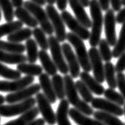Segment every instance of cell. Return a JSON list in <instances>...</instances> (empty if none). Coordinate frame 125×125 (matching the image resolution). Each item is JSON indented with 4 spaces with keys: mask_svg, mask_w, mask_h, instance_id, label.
Listing matches in <instances>:
<instances>
[{
    "mask_svg": "<svg viewBox=\"0 0 125 125\" xmlns=\"http://www.w3.org/2000/svg\"><path fill=\"white\" fill-rule=\"evenodd\" d=\"M124 115H125V104L124 105Z\"/></svg>",
    "mask_w": 125,
    "mask_h": 125,
    "instance_id": "cell-54",
    "label": "cell"
},
{
    "mask_svg": "<svg viewBox=\"0 0 125 125\" xmlns=\"http://www.w3.org/2000/svg\"><path fill=\"white\" fill-rule=\"evenodd\" d=\"M36 101H37L38 109L41 113L43 119L45 120V122L48 123L49 125L55 124L56 116L52 108V103L44 96V94L39 92L38 94H36Z\"/></svg>",
    "mask_w": 125,
    "mask_h": 125,
    "instance_id": "cell-9",
    "label": "cell"
},
{
    "mask_svg": "<svg viewBox=\"0 0 125 125\" xmlns=\"http://www.w3.org/2000/svg\"><path fill=\"white\" fill-rule=\"evenodd\" d=\"M116 82H117V87L119 88L120 94L125 99V74L123 72L117 73L116 75Z\"/></svg>",
    "mask_w": 125,
    "mask_h": 125,
    "instance_id": "cell-40",
    "label": "cell"
},
{
    "mask_svg": "<svg viewBox=\"0 0 125 125\" xmlns=\"http://www.w3.org/2000/svg\"><path fill=\"white\" fill-rule=\"evenodd\" d=\"M80 78L83 83L86 85V86L90 89V91L93 94L96 95H102L104 94V88L101 83H100L99 82H97L95 78L91 76L89 74V72L86 71H83L80 73Z\"/></svg>",
    "mask_w": 125,
    "mask_h": 125,
    "instance_id": "cell-19",
    "label": "cell"
},
{
    "mask_svg": "<svg viewBox=\"0 0 125 125\" xmlns=\"http://www.w3.org/2000/svg\"><path fill=\"white\" fill-rule=\"evenodd\" d=\"M1 18H2V10L1 7H0V21H1Z\"/></svg>",
    "mask_w": 125,
    "mask_h": 125,
    "instance_id": "cell-52",
    "label": "cell"
},
{
    "mask_svg": "<svg viewBox=\"0 0 125 125\" xmlns=\"http://www.w3.org/2000/svg\"><path fill=\"white\" fill-rule=\"evenodd\" d=\"M99 53L102 60L104 62H110L113 59V52L110 49V45L108 44L106 39H101L99 42Z\"/></svg>",
    "mask_w": 125,
    "mask_h": 125,
    "instance_id": "cell-38",
    "label": "cell"
},
{
    "mask_svg": "<svg viewBox=\"0 0 125 125\" xmlns=\"http://www.w3.org/2000/svg\"><path fill=\"white\" fill-rule=\"evenodd\" d=\"M48 44L52 60H53L55 64L56 65L58 70L62 74H67L69 72V68L67 63L66 62L63 52L62 50V46L60 44V41L53 35H51L48 37Z\"/></svg>",
    "mask_w": 125,
    "mask_h": 125,
    "instance_id": "cell-6",
    "label": "cell"
},
{
    "mask_svg": "<svg viewBox=\"0 0 125 125\" xmlns=\"http://www.w3.org/2000/svg\"><path fill=\"white\" fill-rule=\"evenodd\" d=\"M125 52V22L123 23L122 28L119 35V38L116 41L113 50V56L114 58H119Z\"/></svg>",
    "mask_w": 125,
    "mask_h": 125,
    "instance_id": "cell-32",
    "label": "cell"
},
{
    "mask_svg": "<svg viewBox=\"0 0 125 125\" xmlns=\"http://www.w3.org/2000/svg\"><path fill=\"white\" fill-rule=\"evenodd\" d=\"M34 82V77L26 76L12 81H0V92L14 93L32 85Z\"/></svg>",
    "mask_w": 125,
    "mask_h": 125,
    "instance_id": "cell-14",
    "label": "cell"
},
{
    "mask_svg": "<svg viewBox=\"0 0 125 125\" xmlns=\"http://www.w3.org/2000/svg\"><path fill=\"white\" fill-rule=\"evenodd\" d=\"M38 58L42 64L43 69H44L45 72L49 76H50V75L53 76V75L56 74L58 68L56 67V65L55 64L53 60H52L50 57V55H48L47 51L42 50L41 49V50L39 52Z\"/></svg>",
    "mask_w": 125,
    "mask_h": 125,
    "instance_id": "cell-20",
    "label": "cell"
},
{
    "mask_svg": "<svg viewBox=\"0 0 125 125\" xmlns=\"http://www.w3.org/2000/svg\"><path fill=\"white\" fill-rule=\"evenodd\" d=\"M69 101L67 99H62L60 101L57 108L56 113V123L58 125H71L69 120Z\"/></svg>",
    "mask_w": 125,
    "mask_h": 125,
    "instance_id": "cell-22",
    "label": "cell"
},
{
    "mask_svg": "<svg viewBox=\"0 0 125 125\" xmlns=\"http://www.w3.org/2000/svg\"><path fill=\"white\" fill-rule=\"evenodd\" d=\"M32 2H33L35 3H37V4L40 5V6H44L46 4V1L45 0H31Z\"/></svg>",
    "mask_w": 125,
    "mask_h": 125,
    "instance_id": "cell-48",
    "label": "cell"
},
{
    "mask_svg": "<svg viewBox=\"0 0 125 125\" xmlns=\"http://www.w3.org/2000/svg\"><path fill=\"white\" fill-rule=\"evenodd\" d=\"M0 7L3 13L5 20L7 22L14 21V5L11 0H0Z\"/></svg>",
    "mask_w": 125,
    "mask_h": 125,
    "instance_id": "cell-35",
    "label": "cell"
},
{
    "mask_svg": "<svg viewBox=\"0 0 125 125\" xmlns=\"http://www.w3.org/2000/svg\"><path fill=\"white\" fill-rule=\"evenodd\" d=\"M55 2H56L58 9L61 11H63L67 6L68 0H55Z\"/></svg>",
    "mask_w": 125,
    "mask_h": 125,
    "instance_id": "cell-45",
    "label": "cell"
},
{
    "mask_svg": "<svg viewBox=\"0 0 125 125\" xmlns=\"http://www.w3.org/2000/svg\"><path fill=\"white\" fill-rule=\"evenodd\" d=\"M52 83L53 85L55 95L57 97V99L62 100L66 97V92H65V83L64 79L60 74H55L52 76Z\"/></svg>",
    "mask_w": 125,
    "mask_h": 125,
    "instance_id": "cell-30",
    "label": "cell"
},
{
    "mask_svg": "<svg viewBox=\"0 0 125 125\" xmlns=\"http://www.w3.org/2000/svg\"><path fill=\"white\" fill-rule=\"evenodd\" d=\"M45 120L43 118H39V119H35L32 122L28 124L27 125H44Z\"/></svg>",
    "mask_w": 125,
    "mask_h": 125,
    "instance_id": "cell-46",
    "label": "cell"
},
{
    "mask_svg": "<svg viewBox=\"0 0 125 125\" xmlns=\"http://www.w3.org/2000/svg\"><path fill=\"white\" fill-rule=\"evenodd\" d=\"M0 76L10 80H16L21 78V73L18 70H14L0 62Z\"/></svg>",
    "mask_w": 125,
    "mask_h": 125,
    "instance_id": "cell-39",
    "label": "cell"
},
{
    "mask_svg": "<svg viewBox=\"0 0 125 125\" xmlns=\"http://www.w3.org/2000/svg\"><path fill=\"white\" fill-rule=\"evenodd\" d=\"M23 6L27 9L31 13V14L36 18L38 24L41 25V28L44 31L46 34L49 36L52 35L54 32V29L52 26L50 19H49L46 10L41 7V6L37 4L31 0L24 2Z\"/></svg>",
    "mask_w": 125,
    "mask_h": 125,
    "instance_id": "cell-3",
    "label": "cell"
},
{
    "mask_svg": "<svg viewBox=\"0 0 125 125\" xmlns=\"http://www.w3.org/2000/svg\"><path fill=\"white\" fill-rule=\"evenodd\" d=\"M104 79L109 88L115 90L117 87L115 66L111 62H106L104 64Z\"/></svg>",
    "mask_w": 125,
    "mask_h": 125,
    "instance_id": "cell-29",
    "label": "cell"
},
{
    "mask_svg": "<svg viewBox=\"0 0 125 125\" xmlns=\"http://www.w3.org/2000/svg\"><path fill=\"white\" fill-rule=\"evenodd\" d=\"M91 105L92 108L115 115L116 116H122L124 114V109L121 108V106L107 100L106 98L104 99V98L94 97L91 101Z\"/></svg>",
    "mask_w": 125,
    "mask_h": 125,
    "instance_id": "cell-15",
    "label": "cell"
},
{
    "mask_svg": "<svg viewBox=\"0 0 125 125\" xmlns=\"http://www.w3.org/2000/svg\"><path fill=\"white\" fill-rule=\"evenodd\" d=\"M39 113H40V111H39L38 108L34 106L26 113L20 115V117H18V119L9 121L3 125H27L32 120H34Z\"/></svg>",
    "mask_w": 125,
    "mask_h": 125,
    "instance_id": "cell-23",
    "label": "cell"
},
{
    "mask_svg": "<svg viewBox=\"0 0 125 125\" xmlns=\"http://www.w3.org/2000/svg\"><path fill=\"white\" fill-rule=\"evenodd\" d=\"M113 9H109L105 12L104 18L105 39L110 46H115L117 41L116 32V16Z\"/></svg>",
    "mask_w": 125,
    "mask_h": 125,
    "instance_id": "cell-13",
    "label": "cell"
},
{
    "mask_svg": "<svg viewBox=\"0 0 125 125\" xmlns=\"http://www.w3.org/2000/svg\"><path fill=\"white\" fill-rule=\"evenodd\" d=\"M39 82H40L41 88L43 90V94H44V96L52 104L55 103L57 97L55 95L52 79L49 78V75L47 73H42L39 76Z\"/></svg>",
    "mask_w": 125,
    "mask_h": 125,
    "instance_id": "cell-17",
    "label": "cell"
},
{
    "mask_svg": "<svg viewBox=\"0 0 125 125\" xmlns=\"http://www.w3.org/2000/svg\"><path fill=\"white\" fill-rule=\"evenodd\" d=\"M69 116L78 125H106L96 119H92L75 108L69 109Z\"/></svg>",
    "mask_w": 125,
    "mask_h": 125,
    "instance_id": "cell-18",
    "label": "cell"
},
{
    "mask_svg": "<svg viewBox=\"0 0 125 125\" xmlns=\"http://www.w3.org/2000/svg\"><path fill=\"white\" fill-rule=\"evenodd\" d=\"M36 103H37L36 98L30 97L20 102L9 104H1L0 105V116L12 117L18 116V115H21L33 108Z\"/></svg>",
    "mask_w": 125,
    "mask_h": 125,
    "instance_id": "cell-5",
    "label": "cell"
},
{
    "mask_svg": "<svg viewBox=\"0 0 125 125\" xmlns=\"http://www.w3.org/2000/svg\"><path fill=\"white\" fill-rule=\"evenodd\" d=\"M67 39L74 48L81 67L83 69L84 71H91L92 67L90 57H89V53L86 50L83 40H82L79 37H78L77 35H75L71 32H69L68 33H67Z\"/></svg>",
    "mask_w": 125,
    "mask_h": 125,
    "instance_id": "cell-4",
    "label": "cell"
},
{
    "mask_svg": "<svg viewBox=\"0 0 125 125\" xmlns=\"http://www.w3.org/2000/svg\"><path fill=\"white\" fill-rule=\"evenodd\" d=\"M11 2L13 3V5H14V6L16 8L23 6V4H24V1H23V0H11Z\"/></svg>",
    "mask_w": 125,
    "mask_h": 125,
    "instance_id": "cell-47",
    "label": "cell"
},
{
    "mask_svg": "<svg viewBox=\"0 0 125 125\" xmlns=\"http://www.w3.org/2000/svg\"><path fill=\"white\" fill-rule=\"evenodd\" d=\"M17 70L21 74H25L29 76H40L43 73V67L40 65L30 63V62H22L17 66Z\"/></svg>",
    "mask_w": 125,
    "mask_h": 125,
    "instance_id": "cell-26",
    "label": "cell"
},
{
    "mask_svg": "<svg viewBox=\"0 0 125 125\" xmlns=\"http://www.w3.org/2000/svg\"><path fill=\"white\" fill-rule=\"evenodd\" d=\"M23 27V23L21 21H13L6 22L0 25V38L11 34L12 32L18 30Z\"/></svg>",
    "mask_w": 125,
    "mask_h": 125,
    "instance_id": "cell-33",
    "label": "cell"
},
{
    "mask_svg": "<svg viewBox=\"0 0 125 125\" xmlns=\"http://www.w3.org/2000/svg\"><path fill=\"white\" fill-rule=\"evenodd\" d=\"M32 35L35 38L36 42L40 46L42 50L47 51L49 49V44H48V38L46 37V33L41 28L36 27L32 30Z\"/></svg>",
    "mask_w": 125,
    "mask_h": 125,
    "instance_id": "cell-34",
    "label": "cell"
},
{
    "mask_svg": "<svg viewBox=\"0 0 125 125\" xmlns=\"http://www.w3.org/2000/svg\"><path fill=\"white\" fill-rule=\"evenodd\" d=\"M121 1H122V5L125 6V0H121Z\"/></svg>",
    "mask_w": 125,
    "mask_h": 125,
    "instance_id": "cell-53",
    "label": "cell"
},
{
    "mask_svg": "<svg viewBox=\"0 0 125 125\" xmlns=\"http://www.w3.org/2000/svg\"><path fill=\"white\" fill-rule=\"evenodd\" d=\"M62 50L69 68V72L73 78H76L80 75V63L78 62L77 55L72 49L71 46L68 43H63L62 44Z\"/></svg>",
    "mask_w": 125,
    "mask_h": 125,
    "instance_id": "cell-12",
    "label": "cell"
},
{
    "mask_svg": "<svg viewBox=\"0 0 125 125\" xmlns=\"http://www.w3.org/2000/svg\"><path fill=\"white\" fill-rule=\"evenodd\" d=\"M45 1L49 5H53L54 3H55V0H45Z\"/></svg>",
    "mask_w": 125,
    "mask_h": 125,
    "instance_id": "cell-51",
    "label": "cell"
},
{
    "mask_svg": "<svg viewBox=\"0 0 125 125\" xmlns=\"http://www.w3.org/2000/svg\"><path fill=\"white\" fill-rule=\"evenodd\" d=\"M32 35V30L30 28H21L7 36V41L14 43H21L27 41Z\"/></svg>",
    "mask_w": 125,
    "mask_h": 125,
    "instance_id": "cell-27",
    "label": "cell"
},
{
    "mask_svg": "<svg viewBox=\"0 0 125 125\" xmlns=\"http://www.w3.org/2000/svg\"><path fill=\"white\" fill-rule=\"evenodd\" d=\"M89 57L94 73V77L97 82L102 83L104 82V65L102 62V59L101 57L99 51L96 47H92L88 52Z\"/></svg>",
    "mask_w": 125,
    "mask_h": 125,
    "instance_id": "cell-10",
    "label": "cell"
},
{
    "mask_svg": "<svg viewBox=\"0 0 125 125\" xmlns=\"http://www.w3.org/2000/svg\"><path fill=\"white\" fill-rule=\"evenodd\" d=\"M61 17L62 20H63L65 25H67L71 32L77 35L78 37H79L83 41L89 40L90 36V32L76 18H74L70 12L67 10L62 11Z\"/></svg>",
    "mask_w": 125,
    "mask_h": 125,
    "instance_id": "cell-8",
    "label": "cell"
},
{
    "mask_svg": "<svg viewBox=\"0 0 125 125\" xmlns=\"http://www.w3.org/2000/svg\"><path fill=\"white\" fill-rule=\"evenodd\" d=\"M75 85H76L78 92L79 93L84 101H85L86 103H90L93 101V99L94 98L93 96V93H92L90 89L86 86V85L83 81L82 80L76 81Z\"/></svg>",
    "mask_w": 125,
    "mask_h": 125,
    "instance_id": "cell-37",
    "label": "cell"
},
{
    "mask_svg": "<svg viewBox=\"0 0 125 125\" xmlns=\"http://www.w3.org/2000/svg\"><path fill=\"white\" fill-rule=\"evenodd\" d=\"M71 10H73L75 18L87 29L90 28L92 25V21L89 18L87 13L85 12L83 5L79 0H68Z\"/></svg>",
    "mask_w": 125,
    "mask_h": 125,
    "instance_id": "cell-16",
    "label": "cell"
},
{
    "mask_svg": "<svg viewBox=\"0 0 125 125\" xmlns=\"http://www.w3.org/2000/svg\"><path fill=\"white\" fill-rule=\"evenodd\" d=\"M98 2H99L101 10L106 12L108 10H109L110 0H98Z\"/></svg>",
    "mask_w": 125,
    "mask_h": 125,
    "instance_id": "cell-44",
    "label": "cell"
},
{
    "mask_svg": "<svg viewBox=\"0 0 125 125\" xmlns=\"http://www.w3.org/2000/svg\"><path fill=\"white\" fill-rule=\"evenodd\" d=\"M110 4L112 5V9L116 12H119L123 6L121 0H110Z\"/></svg>",
    "mask_w": 125,
    "mask_h": 125,
    "instance_id": "cell-42",
    "label": "cell"
},
{
    "mask_svg": "<svg viewBox=\"0 0 125 125\" xmlns=\"http://www.w3.org/2000/svg\"><path fill=\"white\" fill-rule=\"evenodd\" d=\"M0 121H1V118H0Z\"/></svg>",
    "mask_w": 125,
    "mask_h": 125,
    "instance_id": "cell-55",
    "label": "cell"
},
{
    "mask_svg": "<svg viewBox=\"0 0 125 125\" xmlns=\"http://www.w3.org/2000/svg\"><path fill=\"white\" fill-rule=\"evenodd\" d=\"M80 2L83 5L84 7H88L90 6V0H79Z\"/></svg>",
    "mask_w": 125,
    "mask_h": 125,
    "instance_id": "cell-49",
    "label": "cell"
},
{
    "mask_svg": "<svg viewBox=\"0 0 125 125\" xmlns=\"http://www.w3.org/2000/svg\"><path fill=\"white\" fill-rule=\"evenodd\" d=\"M115 70L117 73H120L125 71V52L119 57V60L115 66Z\"/></svg>",
    "mask_w": 125,
    "mask_h": 125,
    "instance_id": "cell-41",
    "label": "cell"
},
{
    "mask_svg": "<svg viewBox=\"0 0 125 125\" xmlns=\"http://www.w3.org/2000/svg\"><path fill=\"white\" fill-rule=\"evenodd\" d=\"M64 83H65V92L66 97L67 98L69 103L72 104L73 106L87 116H92L94 114L93 108L88 104L85 101L81 99L78 96V92L77 90L76 85L71 75L65 74L63 77Z\"/></svg>",
    "mask_w": 125,
    "mask_h": 125,
    "instance_id": "cell-1",
    "label": "cell"
},
{
    "mask_svg": "<svg viewBox=\"0 0 125 125\" xmlns=\"http://www.w3.org/2000/svg\"><path fill=\"white\" fill-rule=\"evenodd\" d=\"M41 89V88L40 84L35 83L29 85V86L24 89H21V90L17 92H14V93H10L7 94L5 97V99L8 104L20 102V101L27 100L29 98L32 97L33 95L38 94L40 92Z\"/></svg>",
    "mask_w": 125,
    "mask_h": 125,
    "instance_id": "cell-11",
    "label": "cell"
},
{
    "mask_svg": "<svg viewBox=\"0 0 125 125\" xmlns=\"http://www.w3.org/2000/svg\"><path fill=\"white\" fill-rule=\"evenodd\" d=\"M14 14L15 17L19 21H21L23 24L29 26V28H36L39 25L37 21L36 20V18L24 6L16 8V10H14Z\"/></svg>",
    "mask_w": 125,
    "mask_h": 125,
    "instance_id": "cell-21",
    "label": "cell"
},
{
    "mask_svg": "<svg viewBox=\"0 0 125 125\" xmlns=\"http://www.w3.org/2000/svg\"><path fill=\"white\" fill-rule=\"evenodd\" d=\"M0 49L10 52V53L22 54L25 51V45L21 43H14L0 40Z\"/></svg>",
    "mask_w": 125,
    "mask_h": 125,
    "instance_id": "cell-31",
    "label": "cell"
},
{
    "mask_svg": "<svg viewBox=\"0 0 125 125\" xmlns=\"http://www.w3.org/2000/svg\"><path fill=\"white\" fill-rule=\"evenodd\" d=\"M46 12L53 26L54 32H55V37L60 42H64L67 39V32H66L65 23L61 15L59 14L53 5L48 4L46 6Z\"/></svg>",
    "mask_w": 125,
    "mask_h": 125,
    "instance_id": "cell-7",
    "label": "cell"
},
{
    "mask_svg": "<svg viewBox=\"0 0 125 125\" xmlns=\"http://www.w3.org/2000/svg\"><path fill=\"white\" fill-rule=\"evenodd\" d=\"M104 96L107 100L120 105V106H123V105L125 104L124 97L122 96V94L116 92L114 89L108 88V89H106V90H104Z\"/></svg>",
    "mask_w": 125,
    "mask_h": 125,
    "instance_id": "cell-36",
    "label": "cell"
},
{
    "mask_svg": "<svg viewBox=\"0 0 125 125\" xmlns=\"http://www.w3.org/2000/svg\"><path fill=\"white\" fill-rule=\"evenodd\" d=\"M5 101H6L5 97H3L2 95H1V94H0V105L4 104V102H5Z\"/></svg>",
    "mask_w": 125,
    "mask_h": 125,
    "instance_id": "cell-50",
    "label": "cell"
},
{
    "mask_svg": "<svg viewBox=\"0 0 125 125\" xmlns=\"http://www.w3.org/2000/svg\"><path fill=\"white\" fill-rule=\"evenodd\" d=\"M94 119L101 121L106 125H125L116 116L103 111H95L94 113Z\"/></svg>",
    "mask_w": 125,
    "mask_h": 125,
    "instance_id": "cell-24",
    "label": "cell"
},
{
    "mask_svg": "<svg viewBox=\"0 0 125 125\" xmlns=\"http://www.w3.org/2000/svg\"><path fill=\"white\" fill-rule=\"evenodd\" d=\"M90 10L92 18V25L90 36L89 38V42L91 47H96L99 44L101 41V31L104 24V18L102 10L100 7L97 0H90Z\"/></svg>",
    "mask_w": 125,
    "mask_h": 125,
    "instance_id": "cell-2",
    "label": "cell"
},
{
    "mask_svg": "<svg viewBox=\"0 0 125 125\" xmlns=\"http://www.w3.org/2000/svg\"><path fill=\"white\" fill-rule=\"evenodd\" d=\"M25 51L27 52V61L30 63H35L38 59L39 51L37 48V43L32 38L28 39L25 42Z\"/></svg>",
    "mask_w": 125,
    "mask_h": 125,
    "instance_id": "cell-28",
    "label": "cell"
},
{
    "mask_svg": "<svg viewBox=\"0 0 125 125\" xmlns=\"http://www.w3.org/2000/svg\"><path fill=\"white\" fill-rule=\"evenodd\" d=\"M27 61L26 55L23 54L10 53L0 49V62L8 64H19Z\"/></svg>",
    "mask_w": 125,
    "mask_h": 125,
    "instance_id": "cell-25",
    "label": "cell"
},
{
    "mask_svg": "<svg viewBox=\"0 0 125 125\" xmlns=\"http://www.w3.org/2000/svg\"><path fill=\"white\" fill-rule=\"evenodd\" d=\"M116 21L118 24H123L125 22V7L118 12L117 15L116 16Z\"/></svg>",
    "mask_w": 125,
    "mask_h": 125,
    "instance_id": "cell-43",
    "label": "cell"
}]
</instances>
